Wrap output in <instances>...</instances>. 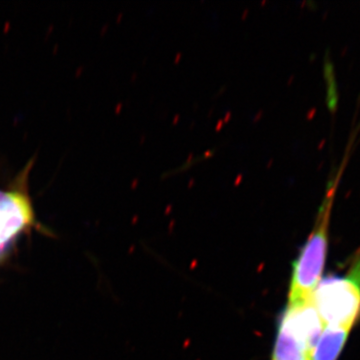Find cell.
<instances>
[{"label":"cell","mask_w":360,"mask_h":360,"mask_svg":"<svg viewBox=\"0 0 360 360\" xmlns=\"http://www.w3.org/2000/svg\"><path fill=\"white\" fill-rule=\"evenodd\" d=\"M32 222V203L25 194L0 191V252Z\"/></svg>","instance_id":"3957f363"},{"label":"cell","mask_w":360,"mask_h":360,"mask_svg":"<svg viewBox=\"0 0 360 360\" xmlns=\"http://www.w3.org/2000/svg\"><path fill=\"white\" fill-rule=\"evenodd\" d=\"M310 352L303 341L279 322L272 360H310Z\"/></svg>","instance_id":"5b68a950"},{"label":"cell","mask_w":360,"mask_h":360,"mask_svg":"<svg viewBox=\"0 0 360 360\" xmlns=\"http://www.w3.org/2000/svg\"><path fill=\"white\" fill-rule=\"evenodd\" d=\"M350 329L324 326L316 345L312 348L310 360H336L347 342Z\"/></svg>","instance_id":"277c9868"},{"label":"cell","mask_w":360,"mask_h":360,"mask_svg":"<svg viewBox=\"0 0 360 360\" xmlns=\"http://www.w3.org/2000/svg\"><path fill=\"white\" fill-rule=\"evenodd\" d=\"M311 300L324 326L352 330L360 316V252L345 276L321 281Z\"/></svg>","instance_id":"7a4b0ae2"},{"label":"cell","mask_w":360,"mask_h":360,"mask_svg":"<svg viewBox=\"0 0 360 360\" xmlns=\"http://www.w3.org/2000/svg\"><path fill=\"white\" fill-rule=\"evenodd\" d=\"M348 153L349 151H347L345 158L341 161L335 176L329 179L314 231L293 265L288 303L311 300L315 288L321 281L324 264H326V255H328L329 222H330L335 195L338 193L343 172L347 167L348 158H349Z\"/></svg>","instance_id":"6da1fadb"}]
</instances>
